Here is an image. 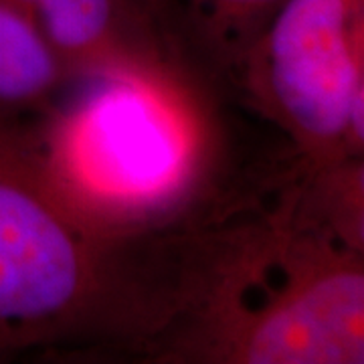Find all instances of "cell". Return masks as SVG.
Instances as JSON below:
<instances>
[{
	"label": "cell",
	"instance_id": "cell-1",
	"mask_svg": "<svg viewBox=\"0 0 364 364\" xmlns=\"http://www.w3.org/2000/svg\"><path fill=\"white\" fill-rule=\"evenodd\" d=\"M164 312L170 354L237 364H360L363 239L330 205L294 200L243 229L207 237Z\"/></svg>",
	"mask_w": 364,
	"mask_h": 364
},
{
	"label": "cell",
	"instance_id": "cell-2",
	"mask_svg": "<svg viewBox=\"0 0 364 364\" xmlns=\"http://www.w3.org/2000/svg\"><path fill=\"white\" fill-rule=\"evenodd\" d=\"M57 117L43 164L97 231L117 237L162 219L195 195L210 162V132L182 71L87 75Z\"/></svg>",
	"mask_w": 364,
	"mask_h": 364
},
{
	"label": "cell",
	"instance_id": "cell-3",
	"mask_svg": "<svg viewBox=\"0 0 364 364\" xmlns=\"http://www.w3.org/2000/svg\"><path fill=\"white\" fill-rule=\"evenodd\" d=\"M114 239L57 188L39 148L0 119V350L85 324L114 284Z\"/></svg>",
	"mask_w": 364,
	"mask_h": 364
},
{
	"label": "cell",
	"instance_id": "cell-4",
	"mask_svg": "<svg viewBox=\"0 0 364 364\" xmlns=\"http://www.w3.org/2000/svg\"><path fill=\"white\" fill-rule=\"evenodd\" d=\"M239 73L314 168L360 160L364 0H284Z\"/></svg>",
	"mask_w": 364,
	"mask_h": 364
},
{
	"label": "cell",
	"instance_id": "cell-5",
	"mask_svg": "<svg viewBox=\"0 0 364 364\" xmlns=\"http://www.w3.org/2000/svg\"><path fill=\"white\" fill-rule=\"evenodd\" d=\"M69 71L79 75L170 73L168 33L136 0H23Z\"/></svg>",
	"mask_w": 364,
	"mask_h": 364
},
{
	"label": "cell",
	"instance_id": "cell-6",
	"mask_svg": "<svg viewBox=\"0 0 364 364\" xmlns=\"http://www.w3.org/2000/svg\"><path fill=\"white\" fill-rule=\"evenodd\" d=\"M65 71L35 18L0 0V114L43 105Z\"/></svg>",
	"mask_w": 364,
	"mask_h": 364
},
{
	"label": "cell",
	"instance_id": "cell-7",
	"mask_svg": "<svg viewBox=\"0 0 364 364\" xmlns=\"http://www.w3.org/2000/svg\"><path fill=\"white\" fill-rule=\"evenodd\" d=\"M284 0H181L178 26L203 45L210 59L241 71L249 49L259 39Z\"/></svg>",
	"mask_w": 364,
	"mask_h": 364
},
{
	"label": "cell",
	"instance_id": "cell-8",
	"mask_svg": "<svg viewBox=\"0 0 364 364\" xmlns=\"http://www.w3.org/2000/svg\"><path fill=\"white\" fill-rule=\"evenodd\" d=\"M156 18L170 35V26L178 23V0H136Z\"/></svg>",
	"mask_w": 364,
	"mask_h": 364
}]
</instances>
